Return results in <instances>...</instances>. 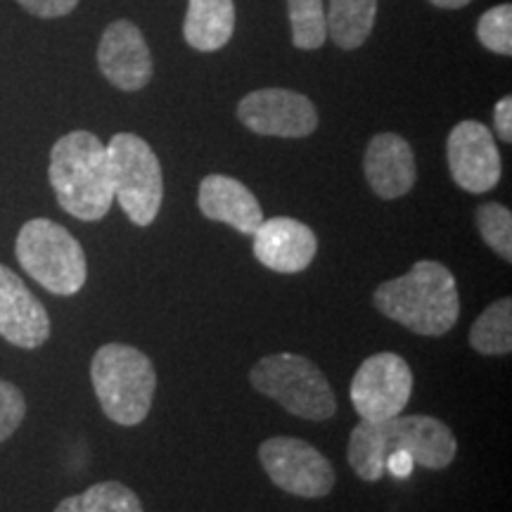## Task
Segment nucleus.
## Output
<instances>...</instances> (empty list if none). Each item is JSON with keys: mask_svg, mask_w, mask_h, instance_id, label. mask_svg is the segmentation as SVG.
<instances>
[{"mask_svg": "<svg viewBox=\"0 0 512 512\" xmlns=\"http://www.w3.org/2000/svg\"><path fill=\"white\" fill-rule=\"evenodd\" d=\"M394 451H406L415 465L446 470L456 460L458 439L451 427L432 415H396L382 422L361 420L351 430L347 458L363 482H380Z\"/></svg>", "mask_w": 512, "mask_h": 512, "instance_id": "obj_1", "label": "nucleus"}, {"mask_svg": "<svg viewBox=\"0 0 512 512\" xmlns=\"http://www.w3.org/2000/svg\"><path fill=\"white\" fill-rule=\"evenodd\" d=\"M375 309L415 335L441 337L460 318V292L456 275L439 261H418L401 278L377 285Z\"/></svg>", "mask_w": 512, "mask_h": 512, "instance_id": "obj_2", "label": "nucleus"}, {"mask_svg": "<svg viewBox=\"0 0 512 512\" xmlns=\"http://www.w3.org/2000/svg\"><path fill=\"white\" fill-rule=\"evenodd\" d=\"M48 178L57 204L79 221H102L114 202L107 147L91 131H72L50 150Z\"/></svg>", "mask_w": 512, "mask_h": 512, "instance_id": "obj_3", "label": "nucleus"}, {"mask_svg": "<svg viewBox=\"0 0 512 512\" xmlns=\"http://www.w3.org/2000/svg\"><path fill=\"white\" fill-rule=\"evenodd\" d=\"M91 380L102 413L124 427L150 415L157 392V370L143 351L128 344H105L91 361Z\"/></svg>", "mask_w": 512, "mask_h": 512, "instance_id": "obj_4", "label": "nucleus"}, {"mask_svg": "<svg viewBox=\"0 0 512 512\" xmlns=\"http://www.w3.org/2000/svg\"><path fill=\"white\" fill-rule=\"evenodd\" d=\"M15 254L19 266L43 290L57 297L81 292L88 278L86 252L67 228L50 219H31L19 228Z\"/></svg>", "mask_w": 512, "mask_h": 512, "instance_id": "obj_5", "label": "nucleus"}, {"mask_svg": "<svg viewBox=\"0 0 512 512\" xmlns=\"http://www.w3.org/2000/svg\"><path fill=\"white\" fill-rule=\"evenodd\" d=\"M249 382L256 392L280 403L297 418L325 422L337 413V399L328 377L306 356L290 351L264 356L249 373Z\"/></svg>", "mask_w": 512, "mask_h": 512, "instance_id": "obj_6", "label": "nucleus"}, {"mask_svg": "<svg viewBox=\"0 0 512 512\" xmlns=\"http://www.w3.org/2000/svg\"><path fill=\"white\" fill-rule=\"evenodd\" d=\"M107 147L114 200L140 228L152 226L164 200L162 164L136 133H117Z\"/></svg>", "mask_w": 512, "mask_h": 512, "instance_id": "obj_7", "label": "nucleus"}, {"mask_svg": "<svg viewBox=\"0 0 512 512\" xmlns=\"http://www.w3.org/2000/svg\"><path fill=\"white\" fill-rule=\"evenodd\" d=\"M349 396L361 420L382 422L396 418L413 396V370L403 356L380 351L358 366Z\"/></svg>", "mask_w": 512, "mask_h": 512, "instance_id": "obj_8", "label": "nucleus"}, {"mask_svg": "<svg viewBox=\"0 0 512 512\" xmlns=\"http://www.w3.org/2000/svg\"><path fill=\"white\" fill-rule=\"evenodd\" d=\"M259 460L278 489L299 498H325L335 486L330 460L297 437H271L259 446Z\"/></svg>", "mask_w": 512, "mask_h": 512, "instance_id": "obj_9", "label": "nucleus"}, {"mask_svg": "<svg viewBox=\"0 0 512 512\" xmlns=\"http://www.w3.org/2000/svg\"><path fill=\"white\" fill-rule=\"evenodd\" d=\"M238 119L256 136L306 138L318 128V112L306 95L287 88H261L238 105Z\"/></svg>", "mask_w": 512, "mask_h": 512, "instance_id": "obj_10", "label": "nucleus"}, {"mask_svg": "<svg viewBox=\"0 0 512 512\" xmlns=\"http://www.w3.org/2000/svg\"><path fill=\"white\" fill-rule=\"evenodd\" d=\"M446 159L458 188L484 195L501 181V152L494 133L482 121L465 119L453 128L446 143Z\"/></svg>", "mask_w": 512, "mask_h": 512, "instance_id": "obj_11", "label": "nucleus"}, {"mask_svg": "<svg viewBox=\"0 0 512 512\" xmlns=\"http://www.w3.org/2000/svg\"><path fill=\"white\" fill-rule=\"evenodd\" d=\"M98 67L102 76L119 91H143L155 74L143 31L128 19L112 22L100 38Z\"/></svg>", "mask_w": 512, "mask_h": 512, "instance_id": "obj_12", "label": "nucleus"}, {"mask_svg": "<svg viewBox=\"0 0 512 512\" xmlns=\"http://www.w3.org/2000/svg\"><path fill=\"white\" fill-rule=\"evenodd\" d=\"M0 337L19 349H38L50 337L46 306L15 271L3 264H0Z\"/></svg>", "mask_w": 512, "mask_h": 512, "instance_id": "obj_13", "label": "nucleus"}, {"mask_svg": "<svg viewBox=\"0 0 512 512\" xmlns=\"http://www.w3.org/2000/svg\"><path fill=\"white\" fill-rule=\"evenodd\" d=\"M318 254V238L306 223L290 216L264 219L254 230V256L275 273H302Z\"/></svg>", "mask_w": 512, "mask_h": 512, "instance_id": "obj_14", "label": "nucleus"}, {"mask_svg": "<svg viewBox=\"0 0 512 512\" xmlns=\"http://www.w3.org/2000/svg\"><path fill=\"white\" fill-rule=\"evenodd\" d=\"M366 181L382 200H399L413 190L418 178L413 147L399 133H377L363 157Z\"/></svg>", "mask_w": 512, "mask_h": 512, "instance_id": "obj_15", "label": "nucleus"}, {"mask_svg": "<svg viewBox=\"0 0 512 512\" xmlns=\"http://www.w3.org/2000/svg\"><path fill=\"white\" fill-rule=\"evenodd\" d=\"M197 207L209 221L226 223L242 235H254L264 221V209L245 183L223 174H209L200 183Z\"/></svg>", "mask_w": 512, "mask_h": 512, "instance_id": "obj_16", "label": "nucleus"}, {"mask_svg": "<svg viewBox=\"0 0 512 512\" xmlns=\"http://www.w3.org/2000/svg\"><path fill=\"white\" fill-rule=\"evenodd\" d=\"M235 3L233 0H188L183 34L190 48L200 53H216L233 38Z\"/></svg>", "mask_w": 512, "mask_h": 512, "instance_id": "obj_17", "label": "nucleus"}, {"mask_svg": "<svg viewBox=\"0 0 512 512\" xmlns=\"http://www.w3.org/2000/svg\"><path fill=\"white\" fill-rule=\"evenodd\" d=\"M377 0H330L328 38L342 50H356L375 27Z\"/></svg>", "mask_w": 512, "mask_h": 512, "instance_id": "obj_18", "label": "nucleus"}, {"mask_svg": "<svg viewBox=\"0 0 512 512\" xmlns=\"http://www.w3.org/2000/svg\"><path fill=\"white\" fill-rule=\"evenodd\" d=\"M470 347L482 356H508L512 351V299H498L479 313L470 328Z\"/></svg>", "mask_w": 512, "mask_h": 512, "instance_id": "obj_19", "label": "nucleus"}, {"mask_svg": "<svg viewBox=\"0 0 512 512\" xmlns=\"http://www.w3.org/2000/svg\"><path fill=\"white\" fill-rule=\"evenodd\" d=\"M55 512H145L138 494L121 482L93 484L83 494L69 496Z\"/></svg>", "mask_w": 512, "mask_h": 512, "instance_id": "obj_20", "label": "nucleus"}, {"mask_svg": "<svg viewBox=\"0 0 512 512\" xmlns=\"http://www.w3.org/2000/svg\"><path fill=\"white\" fill-rule=\"evenodd\" d=\"M292 43L299 50H316L328 41V12L323 0H287Z\"/></svg>", "mask_w": 512, "mask_h": 512, "instance_id": "obj_21", "label": "nucleus"}, {"mask_svg": "<svg viewBox=\"0 0 512 512\" xmlns=\"http://www.w3.org/2000/svg\"><path fill=\"white\" fill-rule=\"evenodd\" d=\"M477 230L482 240L503 261H512V214L498 202H486L477 209Z\"/></svg>", "mask_w": 512, "mask_h": 512, "instance_id": "obj_22", "label": "nucleus"}, {"mask_svg": "<svg viewBox=\"0 0 512 512\" xmlns=\"http://www.w3.org/2000/svg\"><path fill=\"white\" fill-rule=\"evenodd\" d=\"M477 38L496 55H512V5H496L486 10L477 24Z\"/></svg>", "mask_w": 512, "mask_h": 512, "instance_id": "obj_23", "label": "nucleus"}, {"mask_svg": "<svg viewBox=\"0 0 512 512\" xmlns=\"http://www.w3.org/2000/svg\"><path fill=\"white\" fill-rule=\"evenodd\" d=\"M27 415V401L17 384L0 380V444L19 430Z\"/></svg>", "mask_w": 512, "mask_h": 512, "instance_id": "obj_24", "label": "nucleus"}, {"mask_svg": "<svg viewBox=\"0 0 512 512\" xmlns=\"http://www.w3.org/2000/svg\"><path fill=\"white\" fill-rule=\"evenodd\" d=\"M24 10L41 19H57L69 15L79 0H17Z\"/></svg>", "mask_w": 512, "mask_h": 512, "instance_id": "obj_25", "label": "nucleus"}, {"mask_svg": "<svg viewBox=\"0 0 512 512\" xmlns=\"http://www.w3.org/2000/svg\"><path fill=\"white\" fill-rule=\"evenodd\" d=\"M494 126L498 138L503 143H512V98L505 95L503 100L496 102V110H494Z\"/></svg>", "mask_w": 512, "mask_h": 512, "instance_id": "obj_26", "label": "nucleus"}, {"mask_svg": "<svg viewBox=\"0 0 512 512\" xmlns=\"http://www.w3.org/2000/svg\"><path fill=\"white\" fill-rule=\"evenodd\" d=\"M413 467H415V460L408 456L406 451H394L387 456L384 472H389V475L396 479H408L413 475Z\"/></svg>", "mask_w": 512, "mask_h": 512, "instance_id": "obj_27", "label": "nucleus"}, {"mask_svg": "<svg viewBox=\"0 0 512 512\" xmlns=\"http://www.w3.org/2000/svg\"><path fill=\"white\" fill-rule=\"evenodd\" d=\"M434 8H441V10H458V8H465V5H470L472 0H430Z\"/></svg>", "mask_w": 512, "mask_h": 512, "instance_id": "obj_28", "label": "nucleus"}]
</instances>
